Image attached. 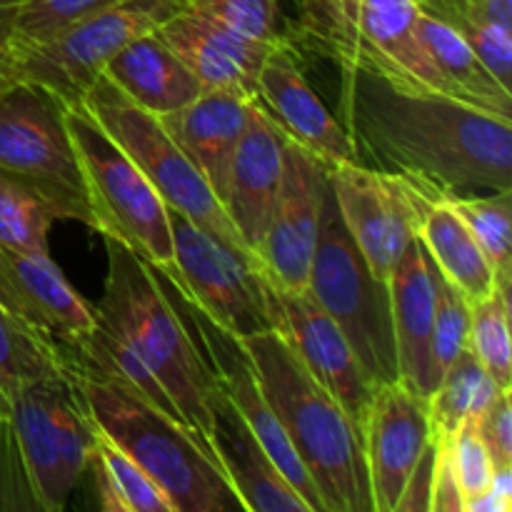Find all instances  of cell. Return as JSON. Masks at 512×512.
Here are the masks:
<instances>
[{"label": "cell", "instance_id": "obj_11", "mask_svg": "<svg viewBox=\"0 0 512 512\" xmlns=\"http://www.w3.org/2000/svg\"><path fill=\"white\" fill-rule=\"evenodd\" d=\"M0 168L38 185L68 220L93 228L63 105L25 80L0 88Z\"/></svg>", "mask_w": 512, "mask_h": 512}, {"label": "cell", "instance_id": "obj_3", "mask_svg": "<svg viewBox=\"0 0 512 512\" xmlns=\"http://www.w3.org/2000/svg\"><path fill=\"white\" fill-rule=\"evenodd\" d=\"M68 380L95 430L113 440L160 485L175 512L243 510L208 440L145 398L108 368L85 363L68 348Z\"/></svg>", "mask_w": 512, "mask_h": 512}, {"label": "cell", "instance_id": "obj_35", "mask_svg": "<svg viewBox=\"0 0 512 512\" xmlns=\"http://www.w3.org/2000/svg\"><path fill=\"white\" fill-rule=\"evenodd\" d=\"M185 8L258 43L273 45L285 38L278 0H185Z\"/></svg>", "mask_w": 512, "mask_h": 512}, {"label": "cell", "instance_id": "obj_22", "mask_svg": "<svg viewBox=\"0 0 512 512\" xmlns=\"http://www.w3.org/2000/svg\"><path fill=\"white\" fill-rule=\"evenodd\" d=\"M280 178H283V135L268 118L263 105L253 100L220 203L255 258L268 230Z\"/></svg>", "mask_w": 512, "mask_h": 512}, {"label": "cell", "instance_id": "obj_27", "mask_svg": "<svg viewBox=\"0 0 512 512\" xmlns=\"http://www.w3.org/2000/svg\"><path fill=\"white\" fill-rule=\"evenodd\" d=\"M418 38L453 95L490 115L512 120V90L505 88L468 43L440 20L420 10Z\"/></svg>", "mask_w": 512, "mask_h": 512}, {"label": "cell", "instance_id": "obj_16", "mask_svg": "<svg viewBox=\"0 0 512 512\" xmlns=\"http://www.w3.org/2000/svg\"><path fill=\"white\" fill-rule=\"evenodd\" d=\"M325 188L328 165L283 135V178L258 248V273L275 288L288 293L308 290Z\"/></svg>", "mask_w": 512, "mask_h": 512}, {"label": "cell", "instance_id": "obj_32", "mask_svg": "<svg viewBox=\"0 0 512 512\" xmlns=\"http://www.w3.org/2000/svg\"><path fill=\"white\" fill-rule=\"evenodd\" d=\"M480 245L503 288L512 283V190L443 198Z\"/></svg>", "mask_w": 512, "mask_h": 512}, {"label": "cell", "instance_id": "obj_26", "mask_svg": "<svg viewBox=\"0 0 512 512\" xmlns=\"http://www.w3.org/2000/svg\"><path fill=\"white\" fill-rule=\"evenodd\" d=\"M420 243L448 283L460 290L468 303L483 300L498 288L495 270L463 220L443 198H430L420 215Z\"/></svg>", "mask_w": 512, "mask_h": 512}, {"label": "cell", "instance_id": "obj_2", "mask_svg": "<svg viewBox=\"0 0 512 512\" xmlns=\"http://www.w3.org/2000/svg\"><path fill=\"white\" fill-rule=\"evenodd\" d=\"M103 240L108 275L103 298L95 303L98 328L73 353L85 363L118 373L160 410L208 440L210 398L218 383L203 353L153 268L120 240L108 235Z\"/></svg>", "mask_w": 512, "mask_h": 512}, {"label": "cell", "instance_id": "obj_43", "mask_svg": "<svg viewBox=\"0 0 512 512\" xmlns=\"http://www.w3.org/2000/svg\"><path fill=\"white\" fill-rule=\"evenodd\" d=\"M475 13L512 30V0H465Z\"/></svg>", "mask_w": 512, "mask_h": 512}, {"label": "cell", "instance_id": "obj_4", "mask_svg": "<svg viewBox=\"0 0 512 512\" xmlns=\"http://www.w3.org/2000/svg\"><path fill=\"white\" fill-rule=\"evenodd\" d=\"M263 393L325 512H373L363 440L338 400L275 330L243 338Z\"/></svg>", "mask_w": 512, "mask_h": 512}, {"label": "cell", "instance_id": "obj_15", "mask_svg": "<svg viewBox=\"0 0 512 512\" xmlns=\"http://www.w3.org/2000/svg\"><path fill=\"white\" fill-rule=\"evenodd\" d=\"M260 288L275 333L290 345L305 370L338 400L363 440L375 385L355 358L343 330L320 308L310 290L288 293L268 283L263 275H260Z\"/></svg>", "mask_w": 512, "mask_h": 512}, {"label": "cell", "instance_id": "obj_19", "mask_svg": "<svg viewBox=\"0 0 512 512\" xmlns=\"http://www.w3.org/2000/svg\"><path fill=\"white\" fill-rule=\"evenodd\" d=\"M0 305L70 350L98 328L95 305L75 293L50 255L0 248Z\"/></svg>", "mask_w": 512, "mask_h": 512}, {"label": "cell", "instance_id": "obj_33", "mask_svg": "<svg viewBox=\"0 0 512 512\" xmlns=\"http://www.w3.org/2000/svg\"><path fill=\"white\" fill-rule=\"evenodd\" d=\"M418 8L430 18L453 28L473 53L488 65L490 73L512 90V30L475 13L465 0H418Z\"/></svg>", "mask_w": 512, "mask_h": 512}, {"label": "cell", "instance_id": "obj_36", "mask_svg": "<svg viewBox=\"0 0 512 512\" xmlns=\"http://www.w3.org/2000/svg\"><path fill=\"white\" fill-rule=\"evenodd\" d=\"M438 270V268H435ZM470 335V303L460 295L453 283L438 273V303H435V325L430 355H433L435 378L445 375V370L468 350Z\"/></svg>", "mask_w": 512, "mask_h": 512}, {"label": "cell", "instance_id": "obj_31", "mask_svg": "<svg viewBox=\"0 0 512 512\" xmlns=\"http://www.w3.org/2000/svg\"><path fill=\"white\" fill-rule=\"evenodd\" d=\"M500 393L503 388L475 358L473 350H463V355L445 370L438 388L430 395V425L435 433H455L468 420L475 423Z\"/></svg>", "mask_w": 512, "mask_h": 512}, {"label": "cell", "instance_id": "obj_13", "mask_svg": "<svg viewBox=\"0 0 512 512\" xmlns=\"http://www.w3.org/2000/svg\"><path fill=\"white\" fill-rule=\"evenodd\" d=\"M173 268L160 270L193 305L235 338L273 330L260 273L215 243L185 215L170 210Z\"/></svg>", "mask_w": 512, "mask_h": 512}, {"label": "cell", "instance_id": "obj_17", "mask_svg": "<svg viewBox=\"0 0 512 512\" xmlns=\"http://www.w3.org/2000/svg\"><path fill=\"white\" fill-rule=\"evenodd\" d=\"M433 438L428 403L400 380L375 388L363 428L373 512H395Z\"/></svg>", "mask_w": 512, "mask_h": 512}, {"label": "cell", "instance_id": "obj_29", "mask_svg": "<svg viewBox=\"0 0 512 512\" xmlns=\"http://www.w3.org/2000/svg\"><path fill=\"white\" fill-rule=\"evenodd\" d=\"M88 470L105 512H175L160 485L100 430H95Z\"/></svg>", "mask_w": 512, "mask_h": 512}, {"label": "cell", "instance_id": "obj_7", "mask_svg": "<svg viewBox=\"0 0 512 512\" xmlns=\"http://www.w3.org/2000/svg\"><path fill=\"white\" fill-rule=\"evenodd\" d=\"M63 118L78 155L95 233L120 240L153 268H173L170 210L153 183L83 105L63 108Z\"/></svg>", "mask_w": 512, "mask_h": 512}, {"label": "cell", "instance_id": "obj_6", "mask_svg": "<svg viewBox=\"0 0 512 512\" xmlns=\"http://www.w3.org/2000/svg\"><path fill=\"white\" fill-rule=\"evenodd\" d=\"M80 105L133 158V163L143 170L145 178L165 200L168 210L185 215L190 223L205 230L215 243L230 250L245 265L258 270V258L243 243L218 195L213 193L203 173L195 168L193 160L185 155V150L170 138L158 115L135 105L105 75H100L90 85Z\"/></svg>", "mask_w": 512, "mask_h": 512}, {"label": "cell", "instance_id": "obj_5", "mask_svg": "<svg viewBox=\"0 0 512 512\" xmlns=\"http://www.w3.org/2000/svg\"><path fill=\"white\" fill-rule=\"evenodd\" d=\"M418 18V0H298L285 38L295 50L338 68H360L410 88L453 95L420 43Z\"/></svg>", "mask_w": 512, "mask_h": 512}, {"label": "cell", "instance_id": "obj_39", "mask_svg": "<svg viewBox=\"0 0 512 512\" xmlns=\"http://www.w3.org/2000/svg\"><path fill=\"white\" fill-rule=\"evenodd\" d=\"M453 455L455 468H458L460 488H463L465 503L478 498L483 490H488L490 480H493L495 463L490 458L488 448H485L483 438L478 435L473 420L460 425L453 433Z\"/></svg>", "mask_w": 512, "mask_h": 512}, {"label": "cell", "instance_id": "obj_42", "mask_svg": "<svg viewBox=\"0 0 512 512\" xmlns=\"http://www.w3.org/2000/svg\"><path fill=\"white\" fill-rule=\"evenodd\" d=\"M15 10H18V0H0V88L10 83V50H13Z\"/></svg>", "mask_w": 512, "mask_h": 512}, {"label": "cell", "instance_id": "obj_28", "mask_svg": "<svg viewBox=\"0 0 512 512\" xmlns=\"http://www.w3.org/2000/svg\"><path fill=\"white\" fill-rule=\"evenodd\" d=\"M68 375V348L0 305V405L23 385Z\"/></svg>", "mask_w": 512, "mask_h": 512}, {"label": "cell", "instance_id": "obj_34", "mask_svg": "<svg viewBox=\"0 0 512 512\" xmlns=\"http://www.w3.org/2000/svg\"><path fill=\"white\" fill-rule=\"evenodd\" d=\"M468 348L503 390L512 388L510 350V288H498L470 303Z\"/></svg>", "mask_w": 512, "mask_h": 512}, {"label": "cell", "instance_id": "obj_40", "mask_svg": "<svg viewBox=\"0 0 512 512\" xmlns=\"http://www.w3.org/2000/svg\"><path fill=\"white\" fill-rule=\"evenodd\" d=\"M433 490H430V512H465L463 488L453 455V433L433 430Z\"/></svg>", "mask_w": 512, "mask_h": 512}, {"label": "cell", "instance_id": "obj_14", "mask_svg": "<svg viewBox=\"0 0 512 512\" xmlns=\"http://www.w3.org/2000/svg\"><path fill=\"white\" fill-rule=\"evenodd\" d=\"M328 185L370 270L388 283L405 248L418 235L425 203L435 195L400 175L360 163L330 165Z\"/></svg>", "mask_w": 512, "mask_h": 512}, {"label": "cell", "instance_id": "obj_21", "mask_svg": "<svg viewBox=\"0 0 512 512\" xmlns=\"http://www.w3.org/2000/svg\"><path fill=\"white\" fill-rule=\"evenodd\" d=\"M155 33L193 70L203 90L233 93L258 100V75L273 45L243 38L225 25L183 8L170 15Z\"/></svg>", "mask_w": 512, "mask_h": 512}, {"label": "cell", "instance_id": "obj_30", "mask_svg": "<svg viewBox=\"0 0 512 512\" xmlns=\"http://www.w3.org/2000/svg\"><path fill=\"white\" fill-rule=\"evenodd\" d=\"M63 208L30 180L0 168V248L48 255V230Z\"/></svg>", "mask_w": 512, "mask_h": 512}, {"label": "cell", "instance_id": "obj_12", "mask_svg": "<svg viewBox=\"0 0 512 512\" xmlns=\"http://www.w3.org/2000/svg\"><path fill=\"white\" fill-rule=\"evenodd\" d=\"M150 268H153V265H150ZM153 273L158 275L165 295H168V300L173 303V308L178 310L180 320H183L185 328H188L190 338L195 340L198 350L203 353L205 363H208L218 388L223 390L230 398V403L238 408V413L243 415L245 423L250 425L255 438H258L260 445L265 448V453L273 458V463L278 465V470L285 475V480H288V483L298 490L300 498L308 503L310 512H325L318 493H315V485L313 480H310L308 470H305V465L300 463V458L295 455L293 445H290L278 415L273 413L268 398H265L263 385H260L258 373H255L253 358H250L248 350H245L243 340L220 328L218 323H213L198 305L190 303V300L175 288V283L168 275L160 273L158 268H153Z\"/></svg>", "mask_w": 512, "mask_h": 512}, {"label": "cell", "instance_id": "obj_18", "mask_svg": "<svg viewBox=\"0 0 512 512\" xmlns=\"http://www.w3.org/2000/svg\"><path fill=\"white\" fill-rule=\"evenodd\" d=\"M298 55L300 50H295L288 38L268 50L258 75V103L285 138L308 150L323 165L358 163L353 140L308 83Z\"/></svg>", "mask_w": 512, "mask_h": 512}, {"label": "cell", "instance_id": "obj_37", "mask_svg": "<svg viewBox=\"0 0 512 512\" xmlns=\"http://www.w3.org/2000/svg\"><path fill=\"white\" fill-rule=\"evenodd\" d=\"M120 0H18L15 43H38Z\"/></svg>", "mask_w": 512, "mask_h": 512}, {"label": "cell", "instance_id": "obj_20", "mask_svg": "<svg viewBox=\"0 0 512 512\" xmlns=\"http://www.w3.org/2000/svg\"><path fill=\"white\" fill-rule=\"evenodd\" d=\"M388 285L398 380L410 393L428 403L438 388L433 355H430L435 303H438V270L418 235L405 248Z\"/></svg>", "mask_w": 512, "mask_h": 512}, {"label": "cell", "instance_id": "obj_10", "mask_svg": "<svg viewBox=\"0 0 512 512\" xmlns=\"http://www.w3.org/2000/svg\"><path fill=\"white\" fill-rule=\"evenodd\" d=\"M10 423L40 512H60L88 473L95 425L68 375L23 385L8 398Z\"/></svg>", "mask_w": 512, "mask_h": 512}, {"label": "cell", "instance_id": "obj_41", "mask_svg": "<svg viewBox=\"0 0 512 512\" xmlns=\"http://www.w3.org/2000/svg\"><path fill=\"white\" fill-rule=\"evenodd\" d=\"M478 435L483 438L495 468L512 465V393L503 390L488 410L475 420Z\"/></svg>", "mask_w": 512, "mask_h": 512}, {"label": "cell", "instance_id": "obj_24", "mask_svg": "<svg viewBox=\"0 0 512 512\" xmlns=\"http://www.w3.org/2000/svg\"><path fill=\"white\" fill-rule=\"evenodd\" d=\"M250 103L253 100H245L233 93L203 90L183 110L158 118L170 138L185 150L195 168L203 173L218 200L225 193L230 163H233L235 148H238L245 123H248Z\"/></svg>", "mask_w": 512, "mask_h": 512}, {"label": "cell", "instance_id": "obj_38", "mask_svg": "<svg viewBox=\"0 0 512 512\" xmlns=\"http://www.w3.org/2000/svg\"><path fill=\"white\" fill-rule=\"evenodd\" d=\"M0 510L30 512L40 510L25 473L15 428L10 423L8 405H0Z\"/></svg>", "mask_w": 512, "mask_h": 512}, {"label": "cell", "instance_id": "obj_23", "mask_svg": "<svg viewBox=\"0 0 512 512\" xmlns=\"http://www.w3.org/2000/svg\"><path fill=\"white\" fill-rule=\"evenodd\" d=\"M210 413L208 443L245 512H310L220 388L210 398Z\"/></svg>", "mask_w": 512, "mask_h": 512}, {"label": "cell", "instance_id": "obj_1", "mask_svg": "<svg viewBox=\"0 0 512 512\" xmlns=\"http://www.w3.org/2000/svg\"><path fill=\"white\" fill-rule=\"evenodd\" d=\"M338 70L335 118L360 165L400 175L435 198L512 190V120L368 70Z\"/></svg>", "mask_w": 512, "mask_h": 512}, {"label": "cell", "instance_id": "obj_9", "mask_svg": "<svg viewBox=\"0 0 512 512\" xmlns=\"http://www.w3.org/2000/svg\"><path fill=\"white\" fill-rule=\"evenodd\" d=\"M183 8L185 0H120L38 43L13 40L10 80L38 85L63 108L78 105L123 45Z\"/></svg>", "mask_w": 512, "mask_h": 512}, {"label": "cell", "instance_id": "obj_8", "mask_svg": "<svg viewBox=\"0 0 512 512\" xmlns=\"http://www.w3.org/2000/svg\"><path fill=\"white\" fill-rule=\"evenodd\" d=\"M308 290L320 308L338 323L355 358L373 385L398 380L390 285L370 270L335 205L330 185L325 188L320 235L310 265Z\"/></svg>", "mask_w": 512, "mask_h": 512}, {"label": "cell", "instance_id": "obj_25", "mask_svg": "<svg viewBox=\"0 0 512 512\" xmlns=\"http://www.w3.org/2000/svg\"><path fill=\"white\" fill-rule=\"evenodd\" d=\"M105 78L148 113H178L193 103L203 85L180 55L155 30L138 35L105 65Z\"/></svg>", "mask_w": 512, "mask_h": 512}]
</instances>
